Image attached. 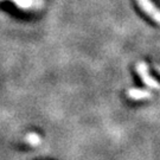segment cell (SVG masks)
<instances>
[{"mask_svg":"<svg viewBox=\"0 0 160 160\" xmlns=\"http://www.w3.org/2000/svg\"><path fill=\"white\" fill-rule=\"evenodd\" d=\"M135 69H137L138 75L141 77L142 82L148 87V88H152V89H160V83L155 80L153 76H151L148 71V65L145 63V62H140L135 65Z\"/></svg>","mask_w":160,"mask_h":160,"instance_id":"cell-1","label":"cell"},{"mask_svg":"<svg viewBox=\"0 0 160 160\" xmlns=\"http://www.w3.org/2000/svg\"><path fill=\"white\" fill-rule=\"evenodd\" d=\"M139 6L143 10V12L152 18L154 22L160 24V10L151 1V0H137Z\"/></svg>","mask_w":160,"mask_h":160,"instance_id":"cell-2","label":"cell"},{"mask_svg":"<svg viewBox=\"0 0 160 160\" xmlns=\"http://www.w3.org/2000/svg\"><path fill=\"white\" fill-rule=\"evenodd\" d=\"M127 96L132 100H146L148 97H152V92L148 89H140V88H131L127 90Z\"/></svg>","mask_w":160,"mask_h":160,"instance_id":"cell-3","label":"cell"},{"mask_svg":"<svg viewBox=\"0 0 160 160\" xmlns=\"http://www.w3.org/2000/svg\"><path fill=\"white\" fill-rule=\"evenodd\" d=\"M25 140H26V142L30 143L31 146H38L42 143V138L39 137V134H37V133H29L26 138H25Z\"/></svg>","mask_w":160,"mask_h":160,"instance_id":"cell-4","label":"cell"},{"mask_svg":"<svg viewBox=\"0 0 160 160\" xmlns=\"http://www.w3.org/2000/svg\"><path fill=\"white\" fill-rule=\"evenodd\" d=\"M11 1L19 8H23V10L31 8L34 4V0H11Z\"/></svg>","mask_w":160,"mask_h":160,"instance_id":"cell-5","label":"cell"},{"mask_svg":"<svg viewBox=\"0 0 160 160\" xmlns=\"http://www.w3.org/2000/svg\"><path fill=\"white\" fill-rule=\"evenodd\" d=\"M154 68H155V70H157V71L160 74V65H157V64H154Z\"/></svg>","mask_w":160,"mask_h":160,"instance_id":"cell-6","label":"cell"},{"mask_svg":"<svg viewBox=\"0 0 160 160\" xmlns=\"http://www.w3.org/2000/svg\"><path fill=\"white\" fill-rule=\"evenodd\" d=\"M0 1H2V0H0Z\"/></svg>","mask_w":160,"mask_h":160,"instance_id":"cell-7","label":"cell"}]
</instances>
